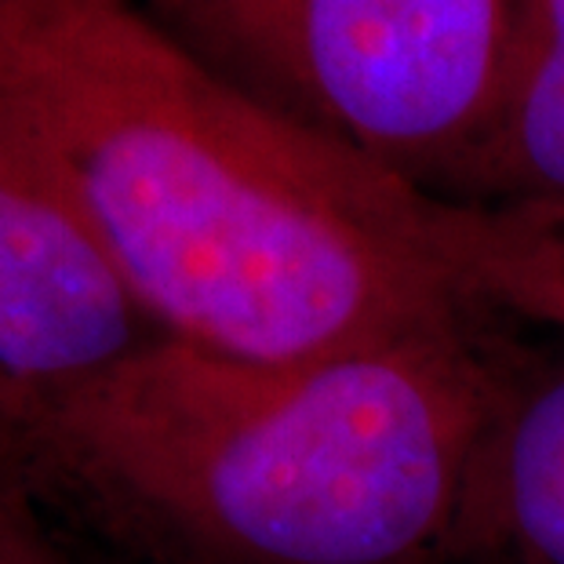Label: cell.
I'll list each match as a JSON object with an SVG mask.
<instances>
[{
    "mask_svg": "<svg viewBox=\"0 0 564 564\" xmlns=\"http://www.w3.org/2000/svg\"><path fill=\"white\" fill-rule=\"evenodd\" d=\"M0 128L161 335L314 361L477 314L423 189L259 99L139 0H0Z\"/></svg>",
    "mask_w": 564,
    "mask_h": 564,
    "instance_id": "cell-1",
    "label": "cell"
},
{
    "mask_svg": "<svg viewBox=\"0 0 564 564\" xmlns=\"http://www.w3.org/2000/svg\"><path fill=\"white\" fill-rule=\"evenodd\" d=\"M488 314L281 365L153 335L30 398L22 474L164 564H455L524 371Z\"/></svg>",
    "mask_w": 564,
    "mask_h": 564,
    "instance_id": "cell-2",
    "label": "cell"
},
{
    "mask_svg": "<svg viewBox=\"0 0 564 564\" xmlns=\"http://www.w3.org/2000/svg\"><path fill=\"white\" fill-rule=\"evenodd\" d=\"M161 19L259 99L452 200L496 124L521 0H178Z\"/></svg>",
    "mask_w": 564,
    "mask_h": 564,
    "instance_id": "cell-3",
    "label": "cell"
},
{
    "mask_svg": "<svg viewBox=\"0 0 564 564\" xmlns=\"http://www.w3.org/2000/svg\"><path fill=\"white\" fill-rule=\"evenodd\" d=\"M161 335L47 167L0 128V368L22 393L74 387Z\"/></svg>",
    "mask_w": 564,
    "mask_h": 564,
    "instance_id": "cell-4",
    "label": "cell"
},
{
    "mask_svg": "<svg viewBox=\"0 0 564 564\" xmlns=\"http://www.w3.org/2000/svg\"><path fill=\"white\" fill-rule=\"evenodd\" d=\"M455 564H564V361L524 365L485 441Z\"/></svg>",
    "mask_w": 564,
    "mask_h": 564,
    "instance_id": "cell-5",
    "label": "cell"
},
{
    "mask_svg": "<svg viewBox=\"0 0 564 564\" xmlns=\"http://www.w3.org/2000/svg\"><path fill=\"white\" fill-rule=\"evenodd\" d=\"M452 200L564 219V0H521L496 124Z\"/></svg>",
    "mask_w": 564,
    "mask_h": 564,
    "instance_id": "cell-6",
    "label": "cell"
},
{
    "mask_svg": "<svg viewBox=\"0 0 564 564\" xmlns=\"http://www.w3.org/2000/svg\"><path fill=\"white\" fill-rule=\"evenodd\" d=\"M423 234L477 306L564 335V219L423 194Z\"/></svg>",
    "mask_w": 564,
    "mask_h": 564,
    "instance_id": "cell-7",
    "label": "cell"
},
{
    "mask_svg": "<svg viewBox=\"0 0 564 564\" xmlns=\"http://www.w3.org/2000/svg\"><path fill=\"white\" fill-rule=\"evenodd\" d=\"M37 499L26 474L0 470V564H74L44 528Z\"/></svg>",
    "mask_w": 564,
    "mask_h": 564,
    "instance_id": "cell-8",
    "label": "cell"
},
{
    "mask_svg": "<svg viewBox=\"0 0 564 564\" xmlns=\"http://www.w3.org/2000/svg\"><path fill=\"white\" fill-rule=\"evenodd\" d=\"M26 423L30 393H22L0 368V470L22 474L26 463Z\"/></svg>",
    "mask_w": 564,
    "mask_h": 564,
    "instance_id": "cell-9",
    "label": "cell"
},
{
    "mask_svg": "<svg viewBox=\"0 0 564 564\" xmlns=\"http://www.w3.org/2000/svg\"><path fill=\"white\" fill-rule=\"evenodd\" d=\"M139 4H142V0H139ZM147 4H153V8H172V4H178V0H147Z\"/></svg>",
    "mask_w": 564,
    "mask_h": 564,
    "instance_id": "cell-10",
    "label": "cell"
}]
</instances>
